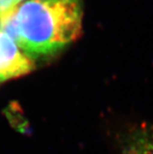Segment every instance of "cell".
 <instances>
[{
  "label": "cell",
  "instance_id": "1",
  "mask_svg": "<svg viewBox=\"0 0 153 154\" xmlns=\"http://www.w3.org/2000/svg\"><path fill=\"white\" fill-rule=\"evenodd\" d=\"M82 15L81 0H27L18 7L19 47L32 59L55 54L80 35Z\"/></svg>",
  "mask_w": 153,
  "mask_h": 154
},
{
  "label": "cell",
  "instance_id": "2",
  "mask_svg": "<svg viewBox=\"0 0 153 154\" xmlns=\"http://www.w3.org/2000/svg\"><path fill=\"white\" fill-rule=\"evenodd\" d=\"M34 67V60L27 55L10 37L0 32V81L26 75Z\"/></svg>",
  "mask_w": 153,
  "mask_h": 154
},
{
  "label": "cell",
  "instance_id": "3",
  "mask_svg": "<svg viewBox=\"0 0 153 154\" xmlns=\"http://www.w3.org/2000/svg\"><path fill=\"white\" fill-rule=\"evenodd\" d=\"M121 154H153V124H133L117 137Z\"/></svg>",
  "mask_w": 153,
  "mask_h": 154
},
{
  "label": "cell",
  "instance_id": "4",
  "mask_svg": "<svg viewBox=\"0 0 153 154\" xmlns=\"http://www.w3.org/2000/svg\"><path fill=\"white\" fill-rule=\"evenodd\" d=\"M18 7H13L0 13V32L10 37L19 46L20 43V33L17 17Z\"/></svg>",
  "mask_w": 153,
  "mask_h": 154
},
{
  "label": "cell",
  "instance_id": "5",
  "mask_svg": "<svg viewBox=\"0 0 153 154\" xmlns=\"http://www.w3.org/2000/svg\"><path fill=\"white\" fill-rule=\"evenodd\" d=\"M18 5V0H0V13Z\"/></svg>",
  "mask_w": 153,
  "mask_h": 154
},
{
  "label": "cell",
  "instance_id": "6",
  "mask_svg": "<svg viewBox=\"0 0 153 154\" xmlns=\"http://www.w3.org/2000/svg\"><path fill=\"white\" fill-rule=\"evenodd\" d=\"M41 1H54V0H41Z\"/></svg>",
  "mask_w": 153,
  "mask_h": 154
},
{
  "label": "cell",
  "instance_id": "7",
  "mask_svg": "<svg viewBox=\"0 0 153 154\" xmlns=\"http://www.w3.org/2000/svg\"><path fill=\"white\" fill-rule=\"evenodd\" d=\"M20 1H22V0H18V2H19V3H20Z\"/></svg>",
  "mask_w": 153,
  "mask_h": 154
}]
</instances>
